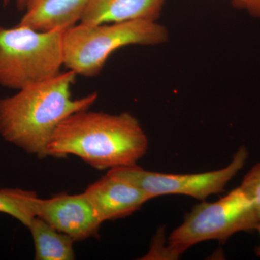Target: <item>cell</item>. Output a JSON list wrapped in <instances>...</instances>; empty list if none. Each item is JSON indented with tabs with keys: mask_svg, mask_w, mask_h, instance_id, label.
<instances>
[{
	"mask_svg": "<svg viewBox=\"0 0 260 260\" xmlns=\"http://www.w3.org/2000/svg\"><path fill=\"white\" fill-rule=\"evenodd\" d=\"M77 75L69 70L0 99L1 136L27 153L47 156L48 145L61 121L75 113L88 110L97 100L95 92L81 99L72 98Z\"/></svg>",
	"mask_w": 260,
	"mask_h": 260,
	"instance_id": "1",
	"label": "cell"
},
{
	"mask_svg": "<svg viewBox=\"0 0 260 260\" xmlns=\"http://www.w3.org/2000/svg\"><path fill=\"white\" fill-rule=\"evenodd\" d=\"M148 148L144 130L129 113L84 110L61 121L48 145L47 155H76L90 167L109 170L137 165Z\"/></svg>",
	"mask_w": 260,
	"mask_h": 260,
	"instance_id": "2",
	"label": "cell"
},
{
	"mask_svg": "<svg viewBox=\"0 0 260 260\" xmlns=\"http://www.w3.org/2000/svg\"><path fill=\"white\" fill-rule=\"evenodd\" d=\"M167 28L157 21L79 25L63 32L64 65L77 75L96 76L114 51L129 45L155 46L167 42Z\"/></svg>",
	"mask_w": 260,
	"mask_h": 260,
	"instance_id": "3",
	"label": "cell"
},
{
	"mask_svg": "<svg viewBox=\"0 0 260 260\" xmlns=\"http://www.w3.org/2000/svg\"><path fill=\"white\" fill-rule=\"evenodd\" d=\"M63 32L0 26V85L20 90L60 74Z\"/></svg>",
	"mask_w": 260,
	"mask_h": 260,
	"instance_id": "4",
	"label": "cell"
},
{
	"mask_svg": "<svg viewBox=\"0 0 260 260\" xmlns=\"http://www.w3.org/2000/svg\"><path fill=\"white\" fill-rule=\"evenodd\" d=\"M258 223L251 200L239 186L215 203L194 206L169 236L168 248L174 257L198 243L225 242L236 233L255 229Z\"/></svg>",
	"mask_w": 260,
	"mask_h": 260,
	"instance_id": "5",
	"label": "cell"
},
{
	"mask_svg": "<svg viewBox=\"0 0 260 260\" xmlns=\"http://www.w3.org/2000/svg\"><path fill=\"white\" fill-rule=\"evenodd\" d=\"M248 155L245 147H241L226 167L200 174H164L145 170L138 165L114 168L107 173L129 181L153 198L166 194H182L205 200L210 195L224 191L228 183L245 165Z\"/></svg>",
	"mask_w": 260,
	"mask_h": 260,
	"instance_id": "6",
	"label": "cell"
},
{
	"mask_svg": "<svg viewBox=\"0 0 260 260\" xmlns=\"http://www.w3.org/2000/svg\"><path fill=\"white\" fill-rule=\"evenodd\" d=\"M22 201L29 216L42 219L75 242L95 237L102 223L84 192L40 199L34 191L22 189Z\"/></svg>",
	"mask_w": 260,
	"mask_h": 260,
	"instance_id": "7",
	"label": "cell"
},
{
	"mask_svg": "<svg viewBox=\"0 0 260 260\" xmlns=\"http://www.w3.org/2000/svg\"><path fill=\"white\" fill-rule=\"evenodd\" d=\"M100 221L125 218L153 199L123 178L107 174L84 191Z\"/></svg>",
	"mask_w": 260,
	"mask_h": 260,
	"instance_id": "8",
	"label": "cell"
},
{
	"mask_svg": "<svg viewBox=\"0 0 260 260\" xmlns=\"http://www.w3.org/2000/svg\"><path fill=\"white\" fill-rule=\"evenodd\" d=\"M89 0H25L18 25L42 32L64 31L81 21Z\"/></svg>",
	"mask_w": 260,
	"mask_h": 260,
	"instance_id": "9",
	"label": "cell"
},
{
	"mask_svg": "<svg viewBox=\"0 0 260 260\" xmlns=\"http://www.w3.org/2000/svg\"><path fill=\"white\" fill-rule=\"evenodd\" d=\"M165 0H89L80 23L88 25L134 20L157 21Z\"/></svg>",
	"mask_w": 260,
	"mask_h": 260,
	"instance_id": "10",
	"label": "cell"
},
{
	"mask_svg": "<svg viewBox=\"0 0 260 260\" xmlns=\"http://www.w3.org/2000/svg\"><path fill=\"white\" fill-rule=\"evenodd\" d=\"M35 246V259H75L73 238L59 232L42 219L34 217L28 226Z\"/></svg>",
	"mask_w": 260,
	"mask_h": 260,
	"instance_id": "11",
	"label": "cell"
},
{
	"mask_svg": "<svg viewBox=\"0 0 260 260\" xmlns=\"http://www.w3.org/2000/svg\"><path fill=\"white\" fill-rule=\"evenodd\" d=\"M0 213L11 215L25 226H28L32 218L24 209L21 200V189H0Z\"/></svg>",
	"mask_w": 260,
	"mask_h": 260,
	"instance_id": "12",
	"label": "cell"
},
{
	"mask_svg": "<svg viewBox=\"0 0 260 260\" xmlns=\"http://www.w3.org/2000/svg\"><path fill=\"white\" fill-rule=\"evenodd\" d=\"M240 187L251 200L260 223V162L253 166L246 174Z\"/></svg>",
	"mask_w": 260,
	"mask_h": 260,
	"instance_id": "13",
	"label": "cell"
},
{
	"mask_svg": "<svg viewBox=\"0 0 260 260\" xmlns=\"http://www.w3.org/2000/svg\"><path fill=\"white\" fill-rule=\"evenodd\" d=\"M238 9L245 10L251 16L260 18V0H232Z\"/></svg>",
	"mask_w": 260,
	"mask_h": 260,
	"instance_id": "14",
	"label": "cell"
},
{
	"mask_svg": "<svg viewBox=\"0 0 260 260\" xmlns=\"http://www.w3.org/2000/svg\"><path fill=\"white\" fill-rule=\"evenodd\" d=\"M9 3V0H3V3L5 5ZM25 0H17V5L18 8L20 10H24L25 9Z\"/></svg>",
	"mask_w": 260,
	"mask_h": 260,
	"instance_id": "15",
	"label": "cell"
},
{
	"mask_svg": "<svg viewBox=\"0 0 260 260\" xmlns=\"http://www.w3.org/2000/svg\"><path fill=\"white\" fill-rule=\"evenodd\" d=\"M255 229H256V230L258 231V232H259V237H260V223L257 224V225H256ZM256 255H257L258 256H259V257H260V244H259V246H258V247L256 248Z\"/></svg>",
	"mask_w": 260,
	"mask_h": 260,
	"instance_id": "16",
	"label": "cell"
}]
</instances>
